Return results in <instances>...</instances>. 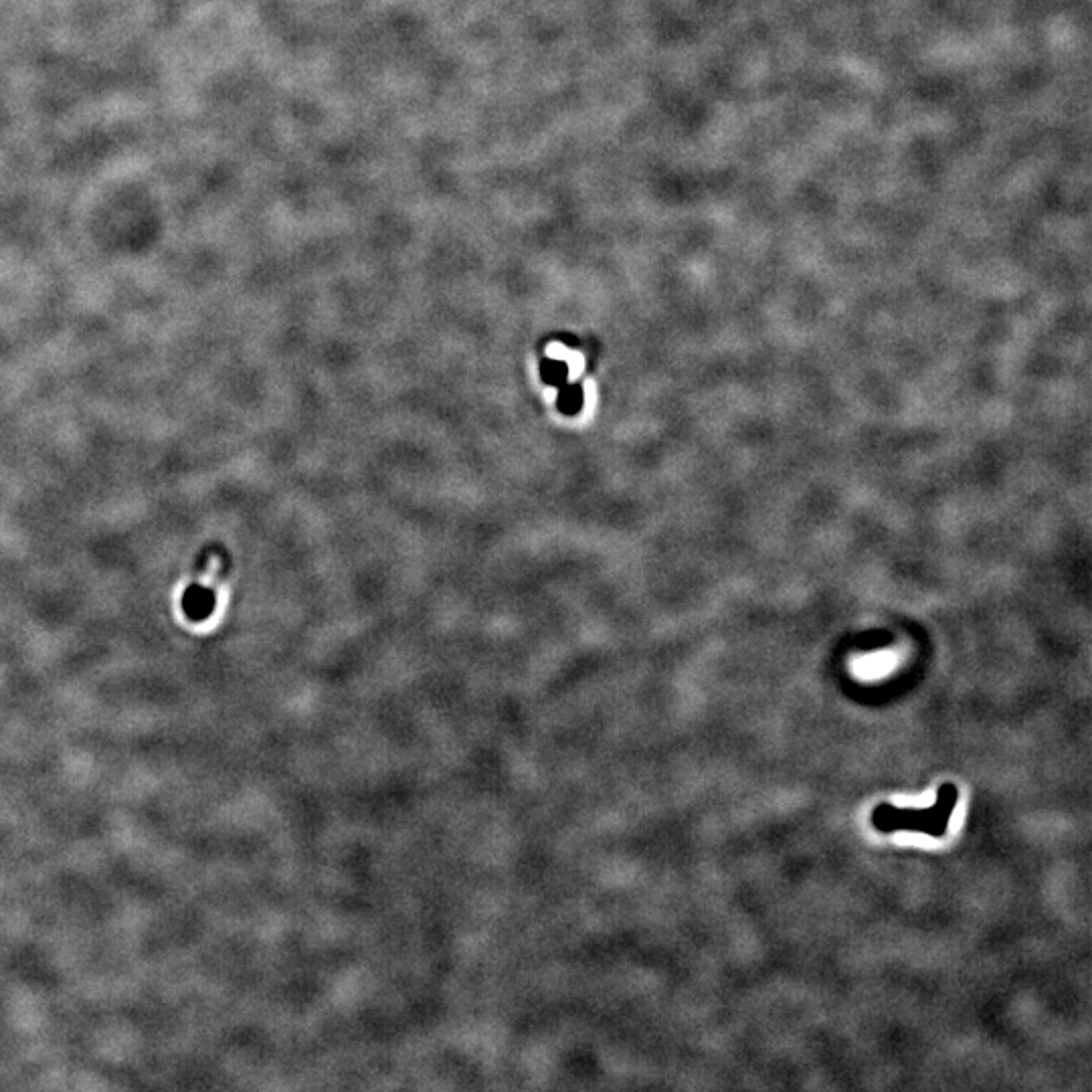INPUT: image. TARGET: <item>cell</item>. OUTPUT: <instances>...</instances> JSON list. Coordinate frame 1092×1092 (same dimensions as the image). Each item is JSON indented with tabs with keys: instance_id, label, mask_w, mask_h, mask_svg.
Returning <instances> with one entry per match:
<instances>
[{
	"instance_id": "obj_1",
	"label": "cell",
	"mask_w": 1092,
	"mask_h": 1092,
	"mask_svg": "<svg viewBox=\"0 0 1092 1092\" xmlns=\"http://www.w3.org/2000/svg\"><path fill=\"white\" fill-rule=\"evenodd\" d=\"M957 805V789L951 783H945L938 791L937 804L929 809H899L892 805L882 804L874 809L872 823L880 831H895V830H916L925 831L926 835L941 838L949 830L951 816Z\"/></svg>"
},
{
	"instance_id": "obj_2",
	"label": "cell",
	"mask_w": 1092,
	"mask_h": 1092,
	"mask_svg": "<svg viewBox=\"0 0 1092 1092\" xmlns=\"http://www.w3.org/2000/svg\"><path fill=\"white\" fill-rule=\"evenodd\" d=\"M583 403H585V399H583L581 384H562L557 405L565 415H577L583 409Z\"/></svg>"
},
{
	"instance_id": "obj_3",
	"label": "cell",
	"mask_w": 1092,
	"mask_h": 1092,
	"mask_svg": "<svg viewBox=\"0 0 1092 1092\" xmlns=\"http://www.w3.org/2000/svg\"><path fill=\"white\" fill-rule=\"evenodd\" d=\"M540 375H543L546 384L562 387L566 383V376H569V366L562 361H557V358H548L540 366Z\"/></svg>"
},
{
	"instance_id": "obj_4",
	"label": "cell",
	"mask_w": 1092,
	"mask_h": 1092,
	"mask_svg": "<svg viewBox=\"0 0 1092 1092\" xmlns=\"http://www.w3.org/2000/svg\"><path fill=\"white\" fill-rule=\"evenodd\" d=\"M892 665V656L888 653H876V656L864 657L860 661V672L864 674H880Z\"/></svg>"
}]
</instances>
